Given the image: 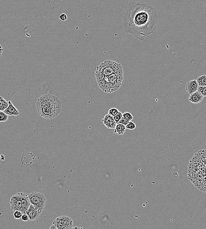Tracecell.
Wrapping results in <instances>:
<instances>
[{
  "instance_id": "83f0119b",
  "label": "cell",
  "mask_w": 206,
  "mask_h": 229,
  "mask_svg": "<svg viewBox=\"0 0 206 229\" xmlns=\"http://www.w3.org/2000/svg\"><path fill=\"white\" fill-rule=\"evenodd\" d=\"M3 49L2 48L1 46V55L2 53Z\"/></svg>"
},
{
  "instance_id": "5b68a950",
  "label": "cell",
  "mask_w": 206,
  "mask_h": 229,
  "mask_svg": "<svg viewBox=\"0 0 206 229\" xmlns=\"http://www.w3.org/2000/svg\"><path fill=\"white\" fill-rule=\"evenodd\" d=\"M53 224L56 229H71L73 221L71 218L66 216H60L54 220Z\"/></svg>"
},
{
  "instance_id": "cb8c5ba5",
  "label": "cell",
  "mask_w": 206,
  "mask_h": 229,
  "mask_svg": "<svg viewBox=\"0 0 206 229\" xmlns=\"http://www.w3.org/2000/svg\"><path fill=\"white\" fill-rule=\"evenodd\" d=\"M130 121H128V120L125 119V118H124L122 117V118H121V119H120V121H119V122L118 123L119 124H123L126 126V125L128 124V123Z\"/></svg>"
},
{
  "instance_id": "d6986e66",
  "label": "cell",
  "mask_w": 206,
  "mask_h": 229,
  "mask_svg": "<svg viewBox=\"0 0 206 229\" xmlns=\"http://www.w3.org/2000/svg\"><path fill=\"white\" fill-rule=\"evenodd\" d=\"M198 91L205 97L206 96V86H199Z\"/></svg>"
},
{
  "instance_id": "8992f818",
  "label": "cell",
  "mask_w": 206,
  "mask_h": 229,
  "mask_svg": "<svg viewBox=\"0 0 206 229\" xmlns=\"http://www.w3.org/2000/svg\"><path fill=\"white\" fill-rule=\"evenodd\" d=\"M23 193H18L13 195L10 200V209L14 211H22V200Z\"/></svg>"
},
{
  "instance_id": "4fadbf2b",
  "label": "cell",
  "mask_w": 206,
  "mask_h": 229,
  "mask_svg": "<svg viewBox=\"0 0 206 229\" xmlns=\"http://www.w3.org/2000/svg\"><path fill=\"white\" fill-rule=\"evenodd\" d=\"M114 129V133H117L119 135H123L125 132L126 128L125 125L118 123V124H117L116 126Z\"/></svg>"
},
{
  "instance_id": "e0dca14e",
  "label": "cell",
  "mask_w": 206,
  "mask_h": 229,
  "mask_svg": "<svg viewBox=\"0 0 206 229\" xmlns=\"http://www.w3.org/2000/svg\"><path fill=\"white\" fill-rule=\"evenodd\" d=\"M123 117L129 121H131L133 119V116L130 113L125 112L123 114Z\"/></svg>"
},
{
  "instance_id": "9c48e42d",
  "label": "cell",
  "mask_w": 206,
  "mask_h": 229,
  "mask_svg": "<svg viewBox=\"0 0 206 229\" xmlns=\"http://www.w3.org/2000/svg\"><path fill=\"white\" fill-rule=\"evenodd\" d=\"M198 86L196 80H192L187 82L185 86V90L187 93L190 95L197 91Z\"/></svg>"
},
{
  "instance_id": "7a4b0ae2",
  "label": "cell",
  "mask_w": 206,
  "mask_h": 229,
  "mask_svg": "<svg viewBox=\"0 0 206 229\" xmlns=\"http://www.w3.org/2000/svg\"><path fill=\"white\" fill-rule=\"evenodd\" d=\"M123 67L119 63L106 60L96 67L95 75L100 89L105 93L114 92L124 80Z\"/></svg>"
},
{
  "instance_id": "6da1fadb",
  "label": "cell",
  "mask_w": 206,
  "mask_h": 229,
  "mask_svg": "<svg viewBox=\"0 0 206 229\" xmlns=\"http://www.w3.org/2000/svg\"><path fill=\"white\" fill-rule=\"evenodd\" d=\"M158 21L157 9L144 1L130 2L123 14L125 32L141 41L155 31Z\"/></svg>"
},
{
  "instance_id": "7c38bea8",
  "label": "cell",
  "mask_w": 206,
  "mask_h": 229,
  "mask_svg": "<svg viewBox=\"0 0 206 229\" xmlns=\"http://www.w3.org/2000/svg\"><path fill=\"white\" fill-rule=\"evenodd\" d=\"M9 106L4 112L9 116H18L20 115V112L12 103L11 101H9Z\"/></svg>"
},
{
  "instance_id": "44dd1931",
  "label": "cell",
  "mask_w": 206,
  "mask_h": 229,
  "mask_svg": "<svg viewBox=\"0 0 206 229\" xmlns=\"http://www.w3.org/2000/svg\"><path fill=\"white\" fill-rule=\"evenodd\" d=\"M136 124L134 123V122H132L130 121L128 123L127 125L126 126V129H128V130H132L135 129L136 128Z\"/></svg>"
},
{
  "instance_id": "484cf974",
  "label": "cell",
  "mask_w": 206,
  "mask_h": 229,
  "mask_svg": "<svg viewBox=\"0 0 206 229\" xmlns=\"http://www.w3.org/2000/svg\"><path fill=\"white\" fill-rule=\"evenodd\" d=\"M178 174L177 173V172H174L173 174L172 175V176L174 177V178H176V177H178Z\"/></svg>"
},
{
  "instance_id": "3957f363",
  "label": "cell",
  "mask_w": 206,
  "mask_h": 229,
  "mask_svg": "<svg viewBox=\"0 0 206 229\" xmlns=\"http://www.w3.org/2000/svg\"><path fill=\"white\" fill-rule=\"evenodd\" d=\"M36 105L38 114L45 119H53L61 111V102L55 96L49 94L40 96Z\"/></svg>"
},
{
  "instance_id": "4316f807",
  "label": "cell",
  "mask_w": 206,
  "mask_h": 229,
  "mask_svg": "<svg viewBox=\"0 0 206 229\" xmlns=\"http://www.w3.org/2000/svg\"><path fill=\"white\" fill-rule=\"evenodd\" d=\"M50 229H56V226L53 224V225H51V227L50 228Z\"/></svg>"
},
{
  "instance_id": "52a82bcc",
  "label": "cell",
  "mask_w": 206,
  "mask_h": 229,
  "mask_svg": "<svg viewBox=\"0 0 206 229\" xmlns=\"http://www.w3.org/2000/svg\"><path fill=\"white\" fill-rule=\"evenodd\" d=\"M41 213V211L39 209L31 204L29 209L26 211V214L28 215L29 220L33 221L38 219Z\"/></svg>"
},
{
  "instance_id": "603a6c76",
  "label": "cell",
  "mask_w": 206,
  "mask_h": 229,
  "mask_svg": "<svg viewBox=\"0 0 206 229\" xmlns=\"http://www.w3.org/2000/svg\"><path fill=\"white\" fill-rule=\"evenodd\" d=\"M59 19L61 21H64L67 20V15L66 14H61L59 16Z\"/></svg>"
},
{
  "instance_id": "d4e9b609",
  "label": "cell",
  "mask_w": 206,
  "mask_h": 229,
  "mask_svg": "<svg viewBox=\"0 0 206 229\" xmlns=\"http://www.w3.org/2000/svg\"><path fill=\"white\" fill-rule=\"evenodd\" d=\"M22 220L24 221H26L29 220V217L27 214H23L22 217H21Z\"/></svg>"
},
{
  "instance_id": "30bf717a",
  "label": "cell",
  "mask_w": 206,
  "mask_h": 229,
  "mask_svg": "<svg viewBox=\"0 0 206 229\" xmlns=\"http://www.w3.org/2000/svg\"><path fill=\"white\" fill-rule=\"evenodd\" d=\"M204 96L198 91L191 94L188 98V101L192 103L197 104L201 102L204 100Z\"/></svg>"
},
{
  "instance_id": "ffe728a7",
  "label": "cell",
  "mask_w": 206,
  "mask_h": 229,
  "mask_svg": "<svg viewBox=\"0 0 206 229\" xmlns=\"http://www.w3.org/2000/svg\"><path fill=\"white\" fill-rule=\"evenodd\" d=\"M22 215H23V213L20 211H14L13 216L15 219H21Z\"/></svg>"
},
{
  "instance_id": "f1b7e54d",
  "label": "cell",
  "mask_w": 206,
  "mask_h": 229,
  "mask_svg": "<svg viewBox=\"0 0 206 229\" xmlns=\"http://www.w3.org/2000/svg\"><path fill=\"white\" fill-rule=\"evenodd\" d=\"M81 229L82 228H79V227H73V228H72L71 229Z\"/></svg>"
},
{
  "instance_id": "2e32d148",
  "label": "cell",
  "mask_w": 206,
  "mask_h": 229,
  "mask_svg": "<svg viewBox=\"0 0 206 229\" xmlns=\"http://www.w3.org/2000/svg\"><path fill=\"white\" fill-rule=\"evenodd\" d=\"M9 119V115L5 113L4 111H0V121L6 122Z\"/></svg>"
},
{
  "instance_id": "ba28073f",
  "label": "cell",
  "mask_w": 206,
  "mask_h": 229,
  "mask_svg": "<svg viewBox=\"0 0 206 229\" xmlns=\"http://www.w3.org/2000/svg\"><path fill=\"white\" fill-rule=\"evenodd\" d=\"M103 124L108 129H114L117 124L114 116L108 114L106 115L102 120Z\"/></svg>"
},
{
  "instance_id": "7402d4cb",
  "label": "cell",
  "mask_w": 206,
  "mask_h": 229,
  "mask_svg": "<svg viewBox=\"0 0 206 229\" xmlns=\"http://www.w3.org/2000/svg\"><path fill=\"white\" fill-rule=\"evenodd\" d=\"M122 117H123V114H122L120 112H119V113L117 114V115H116L115 116H114V119L116 123L117 124H118V123L119 122L120 119L122 118Z\"/></svg>"
},
{
  "instance_id": "9a60e30c",
  "label": "cell",
  "mask_w": 206,
  "mask_h": 229,
  "mask_svg": "<svg viewBox=\"0 0 206 229\" xmlns=\"http://www.w3.org/2000/svg\"><path fill=\"white\" fill-rule=\"evenodd\" d=\"M196 81L199 86H206V75L205 74L198 77Z\"/></svg>"
},
{
  "instance_id": "5bb4252c",
  "label": "cell",
  "mask_w": 206,
  "mask_h": 229,
  "mask_svg": "<svg viewBox=\"0 0 206 229\" xmlns=\"http://www.w3.org/2000/svg\"><path fill=\"white\" fill-rule=\"evenodd\" d=\"M9 105V102H7L2 96L0 97V111H4L8 107Z\"/></svg>"
},
{
  "instance_id": "8fae6325",
  "label": "cell",
  "mask_w": 206,
  "mask_h": 229,
  "mask_svg": "<svg viewBox=\"0 0 206 229\" xmlns=\"http://www.w3.org/2000/svg\"><path fill=\"white\" fill-rule=\"evenodd\" d=\"M22 211L23 214H26V211L29 209L31 203L29 197H28V194L23 193V197H22Z\"/></svg>"
},
{
  "instance_id": "277c9868",
  "label": "cell",
  "mask_w": 206,
  "mask_h": 229,
  "mask_svg": "<svg viewBox=\"0 0 206 229\" xmlns=\"http://www.w3.org/2000/svg\"><path fill=\"white\" fill-rule=\"evenodd\" d=\"M31 204L39 209L41 212L46 204V197L44 194L33 192L28 194Z\"/></svg>"
},
{
  "instance_id": "ac0fdd59",
  "label": "cell",
  "mask_w": 206,
  "mask_h": 229,
  "mask_svg": "<svg viewBox=\"0 0 206 229\" xmlns=\"http://www.w3.org/2000/svg\"><path fill=\"white\" fill-rule=\"evenodd\" d=\"M119 112V111L118 109H117V108H111L109 109L108 111V114H109L111 116H114L118 114Z\"/></svg>"
}]
</instances>
